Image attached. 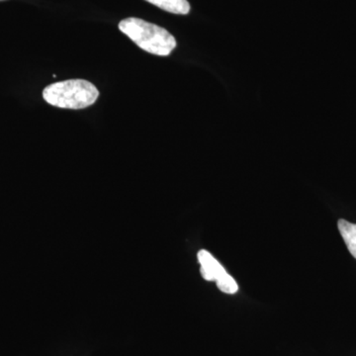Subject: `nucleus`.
<instances>
[{
  "label": "nucleus",
  "mask_w": 356,
  "mask_h": 356,
  "mask_svg": "<svg viewBox=\"0 0 356 356\" xmlns=\"http://www.w3.org/2000/svg\"><path fill=\"white\" fill-rule=\"evenodd\" d=\"M339 233L353 257L356 259V225L341 219L337 222Z\"/></svg>",
  "instance_id": "5"
},
{
  "label": "nucleus",
  "mask_w": 356,
  "mask_h": 356,
  "mask_svg": "<svg viewBox=\"0 0 356 356\" xmlns=\"http://www.w3.org/2000/svg\"><path fill=\"white\" fill-rule=\"evenodd\" d=\"M119 29L142 50L152 55L168 57L177 48V40L168 30L140 18L122 20Z\"/></svg>",
  "instance_id": "1"
},
{
  "label": "nucleus",
  "mask_w": 356,
  "mask_h": 356,
  "mask_svg": "<svg viewBox=\"0 0 356 356\" xmlns=\"http://www.w3.org/2000/svg\"><path fill=\"white\" fill-rule=\"evenodd\" d=\"M99 91L95 84L86 79H69L46 86L43 91L44 102L51 106L63 109H83L95 104Z\"/></svg>",
  "instance_id": "2"
},
{
  "label": "nucleus",
  "mask_w": 356,
  "mask_h": 356,
  "mask_svg": "<svg viewBox=\"0 0 356 356\" xmlns=\"http://www.w3.org/2000/svg\"><path fill=\"white\" fill-rule=\"evenodd\" d=\"M149 3L163 9L166 13L186 15L191 13V4L187 0H146Z\"/></svg>",
  "instance_id": "4"
},
{
  "label": "nucleus",
  "mask_w": 356,
  "mask_h": 356,
  "mask_svg": "<svg viewBox=\"0 0 356 356\" xmlns=\"http://www.w3.org/2000/svg\"><path fill=\"white\" fill-rule=\"evenodd\" d=\"M197 257L204 280L216 281L218 288L226 294H235L238 291V283L208 250H199Z\"/></svg>",
  "instance_id": "3"
}]
</instances>
